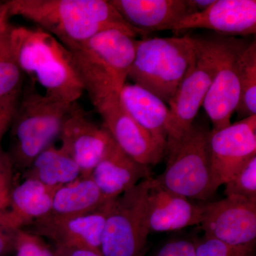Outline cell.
Masks as SVG:
<instances>
[{"mask_svg": "<svg viewBox=\"0 0 256 256\" xmlns=\"http://www.w3.org/2000/svg\"><path fill=\"white\" fill-rule=\"evenodd\" d=\"M24 180H36L47 186L60 188L82 176L78 164L62 148L50 146L42 152L22 173Z\"/></svg>", "mask_w": 256, "mask_h": 256, "instance_id": "obj_22", "label": "cell"}, {"mask_svg": "<svg viewBox=\"0 0 256 256\" xmlns=\"http://www.w3.org/2000/svg\"><path fill=\"white\" fill-rule=\"evenodd\" d=\"M10 26L8 24L0 35V97L22 86L23 72L12 48Z\"/></svg>", "mask_w": 256, "mask_h": 256, "instance_id": "obj_24", "label": "cell"}, {"mask_svg": "<svg viewBox=\"0 0 256 256\" xmlns=\"http://www.w3.org/2000/svg\"><path fill=\"white\" fill-rule=\"evenodd\" d=\"M6 14V8H5L4 2H0V18Z\"/></svg>", "mask_w": 256, "mask_h": 256, "instance_id": "obj_35", "label": "cell"}, {"mask_svg": "<svg viewBox=\"0 0 256 256\" xmlns=\"http://www.w3.org/2000/svg\"><path fill=\"white\" fill-rule=\"evenodd\" d=\"M34 82L23 89L10 128L11 142L8 153L14 171L22 174L60 137L74 104L40 94L35 88Z\"/></svg>", "mask_w": 256, "mask_h": 256, "instance_id": "obj_4", "label": "cell"}, {"mask_svg": "<svg viewBox=\"0 0 256 256\" xmlns=\"http://www.w3.org/2000/svg\"><path fill=\"white\" fill-rule=\"evenodd\" d=\"M90 178L106 198L112 200L143 180L152 178V172L151 166L134 161L119 148L112 138Z\"/></svg>", "mask_w": 256, "mask_h": 256, "instance_id": "obj_18", "label": "cell"}, {"mask_svg": "<svg viewBox=\"0 0 256 256\" xmlns=\"http://www.w3.org/2000/svg\"><path fill=\"white\" fill-rule=\"evenodd\" d=\"M210 132L194 122L180 142L166 153V168L154 178L156 182L188 200H208L214 194L208 148Z\"/></svg>", "mask_w": 256, "mask_h": 256, "instance_id": "obj_7", "label": "cell"}, {"mask_svg": "<svg viewBox=\"0 0 256 256\" xmlns=\"http://www.w3.org/2000/svg\"><path fill=\"white\" fill-rule=\"evenodd\" d=\"M10 38L22 72L34 77L45 95L67 104L82 97L85 90L73 56L57 38L38 28L12 25Z\"/></svg>", "mask_w": 256, "mask_h": 256, "instance_id": "obj_2", "label": "cell"}, {"mask_svg": "<svg viewBox=\"0 0 256 256\" xmlns=\"http://www.w3.org/2000/svg\"><path fill=\"white\" fill-rule=\"evenodd\" d=\"M192 38L194 56L184 78L168 104L170 114L165 154L190 130L217 72L218 38Z\"/></svg>", "mask_w": 256, "mask_h": 256, "instance_id": "obj_6", "label": "cell"}, {"mask_svg": "<svg viewBox=\"0 0 256 256\" xmlns=\"http://www.w3.org/2000/svg\"><path fill=\"white\" fill-rule=\"evenodd\" d=\"M4 4L8 18L21 16L34 23L67 48L108 30L143 37L109 0H9Z\"/></svg>", "mask_w": 256, "mask_h": 256, "instance_id": "obj_1", "label": "cell"}, {"mask_svg": "<svg viewBox=\"0 0 256 256\" xmlns=\"http://www.w3.org/2000/svg\"><path fill=\"white\" fill-rule=\"evenodd\" d=\"M57 188L30 178L14 185L8 202L0 210V224L13 230H22L48 215Z\"/></svg>", "mask_w": 256, "mask_h": 256, "instance_id": "obj_19", "label": "cell"}, {"mask_svg": "<svg viewBox=\"0 0 256 256\" xmlns=\"http://www.w3.org/2000/svg\"><path fill=\"white\" fill-rule=\"evenodd\" d=\"M119 99L128 114L166 149L170 111L164 101L137 84L127 82Z\"/></svg>", "mask_w": 256, "mask_h": 256, "instance_id": "obj_20", "label": "cell"}, {"mask_svg": "<svg viewBox=\"0 0 256 256\" xmlns=\"http://www.w3.org/2000/svg\"><path fill=\"white\" fill-rule=\"evenodd\" d=\"M22 90V86L8 95L0 97V144L3 136L12 124L20 105Z\"/></svg>", "mask_w": 256, "mask_h": 256, "instance_id": "obj_28", "label": "cell"}, {"mask_svg": "<svg viewBox=\"0 0 256 256\" xmlns=\"http://www.w3.org/2000/svg\"><path fill=\"white\" fill-rule=\"evenodd\" d=\"M108 200L101 240L102 256H142L150 233L146 197L151 178Z\"/></svg>", "mask_w": 256, "mask_h": 256, "instance_id": "obj_8", "label": "cell"}, {"mask_svg": "<svg viewBox=\"0 0 256 256\" xmlns=\"http://www.w3.org/2000/svg\"><path fill=\"white\" fill-rule=\"evenodd\" d=\"M136 42L126 32L108 30L68 48L94 107L119 96L134 60Z\"/></svg>", "mask_w": 256, "mask_h": 256, "instance_id": "obj_3", "label": "cell"}, {"mask_svg": "<svg viewBox=\"0 0 256 256\" xmlns=\"http://www.w3.org/2000/svg\"><path fill=\"white\" fill-rule=\"evenodd\" d=\"M154 256H196V254L193 242L178 238L166 242Z\"/></svg>", "mask_w": 256, "mask_h": 256, "instance_id": "obj_30", "label": "cell"}, {"mask_svg": "<svg viewBox=\"0 0 256 256\" xmlns=\"http://www.w3.org/2000/svg\"><path fill=\"white\" fill-rule=\"evenodd\" d=\"M208 148L215 193L256 156V116L210 130Z\"/></svg>", "mask_w": 256, "mask_h": 256, "instance_id": "obj_9", "label": "cell"}, {"mask_svg": "<svg viewBox=\"0 0 256 256\" xmlns=\"http://www.w3.org/2000/svg\"><path fill=\"white\" fill-rule=\"evenodd\" d=\"M146 214L150 232H174L200 225L203 204L166 190L152 178L146 197Z\"/></svg>", "mask_w": 256, "mask_h": 256, "instance_id": "obj_16", "label": "cell"}, {"mask_svg": "<svg viewBox=\"0 0 256 256\" xmlns=\"http://www.w3.org/2000/svg\"><path fill=\"white\" fill-rule=\"evenodd\" d=\"M224 185L226 196H240L256 202V156Z\"/></svg>", "mask_w": 256, "mask_h": 256, "instance_id": "obj_25", "label": "cell"}, {"mask_svg": "<svg viewBox=\"0 0 256 256\" xmlns=\"http://www.w3.org/2000/svg\"><path fill=\"white\" fill-rule=\"evenodd\" d=\"M95 108L104 120V127L128 156L149 166L161 161L164 148L128 114L120 102L119 96L109 98Z\"/></svg>", "mask_w": 256, "mask_h": 256, "instance_id": "obj_13", "label": "cell"}, {"mask_svg": "<svg viewBox=\"0 0 256 256\" xmlns=\"http://www.w3.org/2000/svg\"><path fill=\"white\" fill-rule=\"evenodd\" d=\"M215 0H188L194 14L204 11L214 2Z\"/></svg>", "mask_w": 256, "mask_h": 256, "instance_id": "obj_33", "label": "cell"}, {"mask_svg": "<svg viewBox=\"0 0 256 256\" xmlns=\"http://www.w3.org/2000/svg\"><path fill=\"white\" fill-rule=\"evenodd\" d=\"M15 256H56L43 239L22 230L16 233Z\"/></svg>", "mask_w": 256, "mask_h": 256, "instance_id": "obj_27", "label": "cell"}, {"mask_svg": "<svg viewBox=\"0 0 256 256\" xmlns=\"http://www.w3.org/2000/svg\"><path fill=\"white\" fill-rule=\"evenodd\" d=\"M217 38V72L203 104L214 130L230 124L239 99L238 58L248 44L235 37Z\"/></svg>", "mask_w": 256, "mask_h": 256, "instance_id": "obj_10", "label": "cell"}, {"mask_svg": "<svg viewBox=\"0 0 256 256\" xmlns=\"http://www.w3.org/2000/svg\"><path fill=\"white\" fill-rule=\"evenodd\" d=\"M239 99L235 112L244 119L256 116V43L245 47L238 58Z\"/></svg>", "mask_w": 256, "mask_h": 256, "instance_id": "obj_23", "label": "cell"}, {"mask_svg": "<svg viewBox=\"0 0 256 256\" xmlns=\"http://www.w3.org/2000/svg\"><path fill=\"white\" fill-rule=\"evenodd\" d=\"M193 242L196 256H256L254 244L232 245L204 236Z\"/></svg>", "mask_w": 256, "mask_h": 256, "instance_id": "obj_26", "label": "cell"}, {"mask_svg": "<svg viewBox=\"0 0 256 256\" xmlns=\"http://www.w3.org/2000/svg\"><path fill=\"white\" fill-rule=\"evenodd\" d=\"M14 172L8 152L0 144V210L6 204L14 188Z\"/></svg>", "mask_w": 256, "mask_h": 256, "instance_id": "obj_29", "label": "cell"}, {"mask_svg": "<svg viewBox=\"0 0 256 256\" xmlns=\"http://www.w3.org/2000/svg\"><path fill=\"white\" fill-rule=\"evenodd\" d=\"M108 202L99 210L87 214L74 216L46 215L22 230L42 238L50 239L55 246L85 248L101 254Z\"/></svg>", "mask_w": 256, "mask_h": 256, "instance_id": "obj_12", "label": "cell"}, {"mask_svg": "<svg viewBox=\"0 0 256 256\" xmlns=\"http://www.w3.org/2000/svg\"><path fill=\"white\" fill-rule=\"evenodd\" d=\"M206 28L228 35L254 34L256 32V0H215L208 9L188 16L172 31Z\"/></svg>", "mask_w": 256, "mask_h": 256, "instance_id": "obj_15", "label": "cell"}, {"mask_svg": "<svg viewBox=\"0 0 256 256\" xmlns=\"http://www.w3.org/2000/svg\"><path fill=\"white\" fill-rule=\"evenodd\" d=\"M60 138V148L78 164L84 178L90 176L112 139L104 126L99 127L88 118L77 102L64 122Z\"/></svg>", "mask_w": 256, "mask_h": 256, "instance_id": "obj_14", "label": "cell"}, {"mask_svg": "<svg viewBox=\"0 0 256 256\" xmlns=\"http://www.w3.org/2000/svg\"><path fill=\"white\" fill-rule=\"evenodd\" d=\"M202 204L204 236L232 245H256V202L229 196Z\"/></svg>", "mask_w": 256, "mask_h": 256, "instance_id": "obj_11", "label": "cell"}, {"mask_svg": "<svg viewBox=\"0 0 256 256\" xmlns=\"http://www.w3.org/2000/svg\"><path fill=\"white\" fill-rule=\"evenodd\" d=\"M191 36L137 40L128 78L169 104L194 56Z\"/></svg>", "mask_w": 256, "mask_h": 256, "instance_id": "obj_5", "label": "cell"}, {"mask_svg": "<svg viewBox=\"0 0 256 256\" xmlns=\"http://www.w3.org/2000/svg\"><path fill=\"white\" fill-rule=\"evenodd\" d=\"M18 230H13L0 224V256H6L14 252L15 242Z\"/></svg>", "mask_w": 256, "mask_h": 256, "instance_id": "obj_31", "label": "cell"}, {"mask_svg": "<svg viewBox=\"0 0 256 256\" xmlns=\"http://www.w3.org/2000/svg\"><path fill=\"white\" fill-rule=\"evenodd\" d=\"M8 20H9V18H8V15H5L2 18H0V35H1L2 32L4 30V28H6V25L9 24Z\"/></svg>", "mask_w": 256, "mask_h": 256, "instance_id": "obj_34", "label": "cell"}, {"mask_svg": "<svg viewBox=\"0 0 256 256\" xmlns=\"http://www.w3.org/2000/svg\"><path fill=\"white\" fill-rule=\"evenodd\" d=\"M54 252L56 256H102L100 252H94L85 248L55 246Z\"/></svg>", "mask_w": 256, "mask_h": 256, "instance_id": "obj_32", "label": "cell"}, {"mask_svg": "<svg viewBox=\"0 0 256 256\" xmlns=\"http://www.w3.org/2000/svg\"><path fill=\"white\" fill-rule=\"evenodd\" d=\"M124 21L146 37L150 32L172 30L194 14L188 0H109Z\"/></svg>", "mask_w": 256, "mask_h": 256, "instance_id": "obj_17", "label": "cell"}, {"mask_svg": "<svg viewBox=\"0 0 256 256\" xmlns=\"http://www.w3.org/2000/svg\"><path fill=\"white\" fill-rule=\"evenodd\" d=\"M90 176L80 178L57 188L48 215L74 216L92 213L108 201Z\"/></svg>", "mask_w": 256, "mask_h": 256, "instance_id": "obj_21", "label": "cell"}]
</instances>
